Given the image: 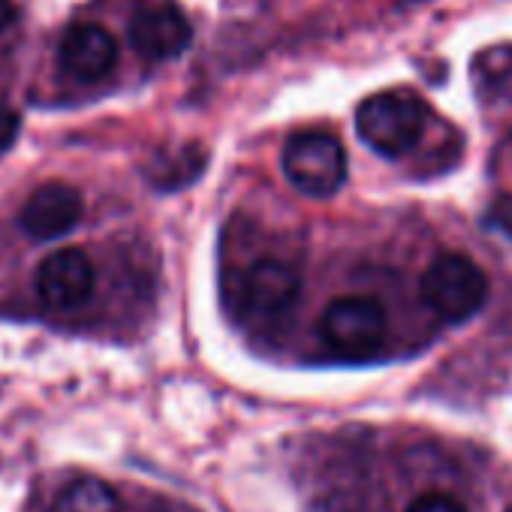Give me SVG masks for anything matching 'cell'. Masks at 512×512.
Segmentation results:
<instances>
[{
	"instance_id": "11",
	"label": "cell",
	"mask_w": 512,
	"mask_h": 512,
	"mask_svg": "<svg viewBox=\"0 0 512 512\" xmlns=\"http://www.w3.org/2000/svg\"><path fill=\"white\" fill-rule=\"evenodd\" d=\"M407 512H467L452 494L446 491H422L410 506Z\"/></svg>"
},
{
	"instance_id": "8",
	"label": "cell",
	"mask_w": 512,
	"mask_h": 512,
	"mask_svg": "<svg viewBox=\"0 0 512 512\" xmlns=\"http://www.w3.org/2000/svg\"><path fill=\"white\" fill-rule=\"evenodd\" d=\"M302 281L299 272L281 260H260L241 284V305L244 314L253 320H278L284 317L299 299Z\"/></svg>"
},
{
	"instance_id": "3",
	"label": "cell",
	"mask_w": 512,
	"mask_h": 512,
	"mask_svg": "<svg viewBox=\"0 0 512 512\" xmlns=\"http://www.w3.org/2000/svg\"><path fill=\"white\" fill-rule=\"evenodd\" d=\"M284 172L305 196L329 199L347 181V151L332 133L302 130L284 148Z\"/></svg>"
},
{
	"instance_id": "10",
	"label": "cell",
	"mask_w": 512,
	"mask_h": 512,
	"mask_svg": "<svg viewBox=\"0 0 512 512\" xmlns=\"http://www.w3.org/2000/svg\"><path fill=\"white\" fill-rule=\"evenodd\" d=\"M55 512H124V503L109 482L82 476L61 491Z\"/></svg>"
},
{
	"instance_id": "2",
	"label": "cell",
	"mask_w": 512,
	"mask_h": 512,
	"mask_svg": "<svg viewBox=\"0 0 512 512\" xmlns=\"http://www.w3.org/2000/svg\"><path fill=\"white\" fill-rule=\"evenodd\" d=\"M488 299V281L482 269L461 253L434 260L422 278V302L443 323H467Z\"/></svg>"
},
{
	"instance_id": "12",
	"label": "cell",
	"mask_w": 512,
	"mask_h": 512,
	"mask_svg": "<svg viewBox=\"0 0 512 512\" xmlns=\"http://www.w3.org/2000/svg\"><path fill=\"white\" fill-rule=\"evenodd\" d=\"M485 223L491 229H497L500 235L512 238V193H503L491 202L488 214H485Z\"/></svg>"
},
{
	"instance_id": "5",
	"label": "cell",
	"mask_w": 512,
	"mask_h": 512,
	"mask_svg": "<svg viewBox=\"0 0 512 512\" xmlns=\"http://www.w3.org/2000/svg\"><path fill=\"white\" fill-rule=\"evenodd\" d=\"M320 332L341 353H371L386 338V311L377 299L347 296L326 308Z\"/></svg>"
},
{
	"instance_id": "9",
	"label": "cell",
	"mask_w": 512,
	"mask_h": 512,
	"mask_svg": "<svg viewBox=\"0 0 512 512\" xmlns=\"http://www.w3.org/2000/svg\"><path fill=\"white\" fill-rule=\"evenodd\" d=\"M58 64L79 82H94L118 64V43L100 25H73L58 43Z\"/></svg>"
},
{
	"instance_id": "6",
	"label": "cell",
	"mask_w": 512,
	"mask_h": 512,
	"mask_svg": "<svg viewBox=\"0 0 512 512\" xmlns=\"http://www.w3.org/2000/svg\"><path fill=\"white\" fill-rule=\"evenodd\" d=\"M190 40L193 31L187 16L175 4H169V0L142 4L130 19V43L148 61H172L184 55Z\"/></svg>"
},
{
	"instance_id": "15",
	"label": "cell",
	"mask_w": 512,
	"mask_h": 512,
	"mask_svg": "<svg viewBox=\"0 0 512 512\" xmlns=\"http://www.w3.org/2000/svg\"><path fill=\"white\" fill-rule=\"evenodd\" d=\"M506 512H512V509H506Z\"/></svg>"
},
{
	"instance_id": "4",
	"label": "cell",
	"mask_w": 512,
	"mask_h": 512,
	"mask_svg": "<svg viewBox=\"0 0 512 512\" xmlns=\"http://www.w3.org/2000/svg\"><path fill=\"white\" fill-rule=\"evenodd\" d=\"M34 287H37V296L49 308L73 311V308H82L94 296L97 269L88 260V253H82L79 247H61V250H52L37 266Z\"/></svg>"
},
{
	"instance_id": "14",
	"label": "cell",
	"mask_w": 512,
	"mask_h": 512,
	"mask_svg": "<svg viewBox=\"0 0 512 512\" xmlns=\"http://www.w3.org/2000/svg\"><path fill=\"white\" fill-rule=\"evenodd\" d=\"M16 22V4L13 0H0V34Z\"/></svg>"
},
{
	"instance_id": "1",
	"label": "cell",
	"mask_w": 512,
	"mask_h": 512,
	"mask_svg": "<svg viewBox=\"0 0 512 512\" xmlns=\"http://www.w3.org/2000/svg\"><path fill=\"white\" fill-rule=\"evenodd\" d=\"M428 106L413 91H380L368 97L356 112V130L359 139L383 154V157H404L410 154L425 130H428Z\"/></svg>"
},
{
	"instance_id": "7",
	"label": "cell",
	"mask_w": 512,
	"mask_h": 512,
	"mask_svg": "<svg viewBox=\"0 0 512 512\" xmlns=\"http://www.w3.org/2000/svg\"><path fill=\"white\" fill-rule=\"evenodd\" d=\"M82 220V196L64 181L40 184L19 211V226L37 241H55L73 232Z\"/></svg>"
},
{
	"instance_id": "13",
	"label": "cell",
	"mask_w": 512,
	"mask_h": 512,
	"mask_svg": "<svg viewBox=\"0 0 512 512\" xmlns=\"http://www.w3.org/2000/svg\"><path fill=\"white\" fill-rule=\"evenodd\" d=\"M19 133H22V118L10 106L0 103V154L16 145Z\"/></svg>"
}]
</instances>
